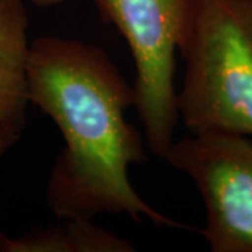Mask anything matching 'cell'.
<instances>
[{"mask_svg": "<svg viewBox=\"0 0 252 252\" xmlns=\"http://www.w3.org/2000/svg\"><path fill=\"white\" fill-rule=\"evenodd\" d=\"M27 87L30 104L54 121L64 142L46 184L55 216L127 215L184 227L149 206L129 181V165L146 160L143 137L125 118L136 104L135 87L102 49L69 38H36L28 51Z\"/></svg>", "mask_w": 252, "mask_h": 252, "instance_id": "obj_1", "label": "cell"}, {"mask_svg": "<svg viewBox=\"0 0 252 252\" xmlns=\"http://www.w3.org/2000/svg\"><path fill=\"white\" fill-rule=\"evenodd\" d=\"M177 108L190 135L252 137V0H189Z\"/></svg>", "mask_w": 252, "mask_h": 252, "instance_id": "obj_2", "label": "cell"}, {"mask_svg": "<svg viewBox=\"0 0 252 252\" xmlns=\"http://www.w3.org/2000/svg\"><path fill=\"white\" fill-rule=\"evenodd\" d=\"M102 18L125 36L136 66V104L147 146L164 158L180 121L175 55L189 0H95Z\"/></svg>", "mask_w": 252, "mask_h": 252, "instance_id": "obj_3", "label": "cell"}, {"mask_svg": "<svg viewBox=\"0 0 252 252\" xmlns=\"http://www.w3.org/2000/svg\"><path fill=\"white\" fill-rule=\"evenodd\" d=\"M164 160L195 184L213 252H252V137L190 135L172 142Z\"/></svg>", "mask_w": 252, "mask_h": 252, "instance_id": "obj_4", "label": "cell"}, {"mask_svg": "<svg viewBox=\"0 0 252 252\" xmlns=\"http://www.w3.org/2000/svg\"><path fill=\"white\" fill-rule=\"evenodd\" d=\"M28 14L24 0H0V126L23 133L27 87Z\"/></svg>", "mask_w": 252, "mask_h": 252, "instance_id": "obj_5", "label": "cell"}, {"mask_svg": "<svg viewBox=\"0 0 252 252\" xmlns=\"http://www.w3.org/2000/svg\"><path fill=\"white\" fill-rule=\"evenodd\" d=\"M61 223L10 238L7 252H130L127 240L93 224V220L59 219Z\"/></svg>", "mask_w": 252, "mask_h": 252, "instance_id": "obj_6", "label": "cell"}, {"mask_svg": "<svg viewBox=\"0 0 252 252\" xmlns=\"http://www.w3.org/2000/svg\"><path fill=\"white\" fill-rule=\"evenodd\" d=\"M21 133L11 130L9 127L0 126V160L6 156L10 149L17 143ZM10 244V237L4 234L0 228V252H7Z\"/></svg>", "mask_w": 252, "mask_h": 252, "instance_id": "obj_7", "label": "cell"}, {"mask_svg": "<svg viewBox=\"0 0 252 252\" xmlns=\"http://www.w3.org/2000/svg\"><path fill=\"white\" fill-rule=\"evenodd\" d=\"M28 1H31L32 4H35L38 7H49V6L62 3L63 0H28Z\"/></svg>", "mask_w": 252, "mask_h": 252, "instance_id": "obj_8", "label": "cell"}]
</instances>
